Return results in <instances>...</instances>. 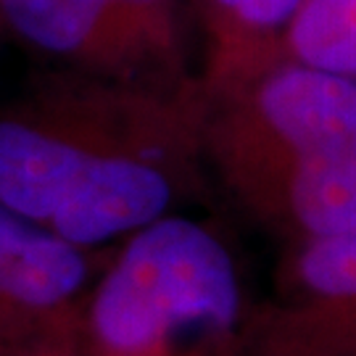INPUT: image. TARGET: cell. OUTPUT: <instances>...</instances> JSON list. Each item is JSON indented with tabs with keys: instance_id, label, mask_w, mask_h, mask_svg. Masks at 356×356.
<instances>
[{
	"instance_id": "obj_2",
	"label": "cell",
	"mask_w": 356,
	"mask_h": 356,
	"mask_svg": "<svg viewBox=\"0 0 356 356\" xmlns=\"http://www.w3.org/2000/svg\"><path fill=\"white\" fill-rule=\"evenodd\" d=\"M238 261L211 227L169 214L127 238L82 309L85 356H243Z\"/></svg>"
},
{
	"instance_id": "obj_5",
	"label": "cell",
	"mask_w": 356,
	"mask_h": 356,
	"mask_svg": "<svg viewBox=\"0 0 356 356\" xmlns=\"http://www.w3.org/2000/svg\"><path fill=\"white\" fill-rule=\"evenodd\" d=\"M82 248L0 204V301L32 335L82 314Z\"/></svg>"
},
{
	"instance_id": "obj_1",
	"label": "cell",
	"mask_w": 356,
	"mask_h": 356,
	"mask_svg": "<svg viewBox=\"0 0 356 356\" xmlns=\"http://www.w3.org/2000/svg\"><path fill=\"white\" fill-rule=\"evenodd\" d=\"M201 79L66 82L0 116V204L79 248L172 214L206 159Z\"/></svg>"
},
{
	"instance_id": "obj_10",
	"label": "cell",
	"mask_w": 356,
	"mask_h": 356,
	"mask_svg": "<svg viewBox=\"0 0 356 356\" xmlns=\"http://www.w3.org/2000/svg\"><path fill=\"white\" fill-rule=\"evenodd\" d=\"M29 338H35V335L26 330L24 325L8 312V306L0 301V356L13 354V351L22 343H26Z\"/></svg>"
},
{
	"instance_id": "obj_9",
	"label": "cell",
	"mask_w": 356,
	"mask_h": 356,
	"mask_svg": "<svg viewBox=\"0 0 356 356\" xmlns=\"http://www.w3.org/2000/svg\"><path fill=\"white\" fill-rule=\"evenodd\" d=\"M135 32L161 74L179 64L177 0H108ZM172 76V74H169Z\"/></svg>"
},
{
	"instance_id": "obj_3",
	"label": "cell",
	"mask_w": 356,
	"mask_h": 356,
	"mask_svg": "<svg viewBox=\"0 0 356 356\" xmlns=\"http://www.w3.org/2000/svg\"><path fill=\"white\" fill-rule=\"evenodd\" d=\"M206 161L248 211L291 177L356 161V79L280 58L211 101Z\"/></svg>"
},
{
	"instance_id": "obj_8",
	"label": "cell",
	"mask_w": 356,
	"mask_h": 356,
	"mask_svg": "<svg viewBox=\"0 0 356 356\" xmlns=\"http://www.w3.org/2000/svg\"><path fill=\"white\" fill-rule=\"evenodd\" d=\"M282 58L356 79V0H304L285 29Z\"/></svg>"
},
{
	"instance_id": "obj_7",
	"label": "cell",
	"mask_w": 356,
	"mask_h": 356,
	"mask_svg": "<svg viewBox=\"0 0 356 356\" xmlns=\"http://www.w3.org/2000/svg\"><path fill=\"white\" fill-rule=\"evenodd\" d=\"M304 0H201L209 35L204 82L216 101L282 58V38Z\"/></svg>"
},
{
	"instance_id": "obj_4",
	"label": "cell",
	"mask_w": 356,
	"mask_h": 356,
	"mask_svg": "<svg viewBox=\"0 0 356 356\" xmlns=\"http://www.w3.org/2000/svg\"><path fill=\"white\" fill-rule=\"evenodd\" d=\"M243 356H356V227L293 245Z\"/></svg>"
},
{
	"instance_id": "obj_6",
	"label": "cell",
	"mask_w": 356,
	"mask_h": 356,
	"mask_svg": "<svg viewBox=\"0 0 356 356\" xmlns=\"http://www.w3.org/2000/svg\"><path fill=\"white\" fill-rule=\"evenodd\" d=\"M0 16L29 45L98 74L159 72L108 0H0Z\"/></svg>"
}]
</instances>
